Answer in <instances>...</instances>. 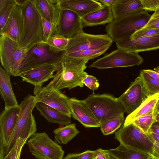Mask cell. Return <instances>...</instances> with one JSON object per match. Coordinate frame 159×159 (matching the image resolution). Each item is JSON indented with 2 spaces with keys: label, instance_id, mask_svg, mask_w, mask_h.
<instances>
[{
  "label": "cell",
  "instance_id": "cell-1",
  "mask_svg": "<svg viewBox=\"0 0 159 159\" xmlns=\"http://www.w3.org/2000/svg\"><path fill=\"white\" fill-rule=\"evenodd\" d=\"M21 10L23 29L20 45L30 49L43 42V32L41 16L35 0H15Z\"/></svg>",
  "mask_w": 159,
  "mask_h": 159
},
{
  "label": "cell",
  "instance_id": "cell-2",
  "mask_svg": "<svg viewBox=\"0 0 159 159\" xmlns=\"http://www.w3.org/2000/svg\"><path fill=\"white\" fill-rule=\"evenodd\" d=\"M89 60L70 57L65 55L59 64L54 78L49 84L58 90L83 87L82 79L88 75L84 70Z\"/></svg>",
  "mask_w": 159,
  "mask_h": 159
},
{
  "label": "cell",
  "instance_id": "cell-3",
  "mask_svg": "<svg viewBox=\"0 0 159 159\" xmlns=\"http://www.w3.org/2000/svg\"><path fill=\"white\" fill-rule=\"evenodd\" d=\"M151 17L144 10L114 20L106 26L107 34L115 43L130 38L136 31L143 27Z\"/></svg>",
  "mask_w": 159,
  "mask_h": 159
},
{
  "label": "cell",
  "instance_id": "cell-4",
  "mask_svg": "<svg viewBox=\"0 0 159 159\" xmlns=\"http://www.w3.org/2000/svg\"><path fill=\"white\" fill-rule=\"evenodd\" d=\"M84 100L99 121L114 119L124 115V108L118 98L108 93L89 95Z\"/></svg>",
  "mask_w": 159,
  "mask_h": 159
},
{
  "label": "cell",
  "instance_id": "cell-5",
  "mask_svg": "<svg viewBox=\"0 0 159 159\" xmlns=\"http://www.w3.org/2000/svg\"><path fill=\"white\" fill-rule=\"evenodd\" d=\"M115 137L127 147L148 154H152L154 141L148 134L132 123L120 128L115 133Z\"/></svg>",
  "mask_w": 159,
  "mask_h": 159
},
{
  "label": "cell",
  "instance_id": "cell-6",
  "mask_svg": "<svg viewBox=\"0 0 159 159\" xmlns=\"http://www.w3.org/2000/svg\"><path fill=\"white\" fill-rule=\"evenodd\" d=\"M66 51L55 52L51 49L45 42L39 43L27 51L17 75L22 72L42 66L58 64L61 61Z\"/></svg>",
  "mask_w": 159,
  "mask_h": 159
},
{
  "label": "cell",
  "instance_id": "cell-7",
  "mask_svg": "<svg viewBox=\"0 0 159 159\" xmlns=\"http://www.w3.org/2000/svg\"><path fill=\"white\" fill-rule=\"evenodd\" d=\"M16 41L4 35L0 37V56L3 68L11 75L16 76L27 51Z\"/></svg>",
  "mask_w": 159,
  "mask_h": 159
},
{
  "label": "cell",
  "instance_id": "cell-8",
  "mask_svg": "<svg viewBox=\"0 0 159 159\" xmlns=\"http://www.w3.org/2000/svg\"><path fill=\"white\" fill-rule=\"evenodd\" d=\"M26 143L36 159H63L64 151L61 146L52 140L45 132L35 133Z\"/></svg>",
  "mask_w": 159,
  "mask_h": 159
},
{
  "label": "cell",
  "instance_id": "cell-9",
  "mask_svg": "<svg viewBox=\"0 0 159 159\" xmlns=\"http://www.w3.org/2000/svg\"><path fill=\"white\" fill-rule=\"evenodd\" d=\"M143 61L138 53L117 48L93 62L89 67L102 69L130 67L139 66Z\"/></svg>",
  "mask_w": 159,
  "mask_h": 159
},
{
  "label": "cell",
  "instance_id": "cell-10",
  "mask_svg": "<svg viewBox=\"0 0 159 159\" xmlns=\"http://www.w3.org/2000/svg\"><path fill=\"white\" fill-rule=\"evenodd\" d=\"M34 94L36 103H44L71 117L69 98L60 90L48 84L46 86L34 89Z\"/></svg>",
  "mask_w": 159,
  "mask_h": 159
},
{
  "label": "cell",
  "instance_id": "cell-11",
  "mask_svg": "<svg viewBox=\"0 0 159 159\" xmlns=\"http://www.w3.org/2000/svg\"><path fill=\"white\" fill-rule=\"evenodd\" d=\"M113 41L107 34H93L84 32L69 39L65 55L78 51L110 46Z\"/></svg>",
  "mask_w": 159,
  "mask_h": 159
},
{
  "label": "cell",
  "instance_id": "cell-12",
  "mask_svg": "<svg viewBox=\"0 0 159 159\" xmlns=\"http://www.w3.org/2000/svg\"><path fill=\"white\" fill-rule=\"evenodd\" d=\"M148 97L141 78L139 76L118 99L125 112L129 115L137 108Z\"/></svg>",
  "mask_w": 159,
  "mask_h": 159
},
{
  "label": "cell",
  "instance_id": "cell-13",
  "mask_svg": "<svg viewBox=\"0 0 159 159\" xmlns=\"http://www.w3.org/2000/svg\"><path fill=\"white\" fill-rule=\"evenodd\" d=\"M83 28L81 18L77 14L69 10L61 9L54 34H57L69 39L84 32Z\"/></svg>",
  "mask_w": 159,
  "mask_h": 159
},
{
  "label": "cell",
  "instance_id": "cell-14",
  "mask_svg": "<svg viewBox=\"0 0 159 159\" xmlns=\"http://www.w3.org/2000/svg\"><path fill=\"white\" fill-rule=\"evenodd\" d=\"M36 103L34 96L28 94L19 104L21 108L20 111L9 140L6 145L4 147V156L9 152L16 142L30 115L32 113Z\"/></svg>",
  "mask_w": 159,
  "mask_h": 159
},
{
  "label": "cell",
  "instance_id": "cell-15",
  "mask_svg": "<svg viewBox=\"0 0 159 159\" xmlns=\"http://www.w3.org/2000/svg\"><path fill=\"white\" fill-rule=\"evenodd\" d=\"M71 116L86 128L99 127L100 123L89 107L84 100L75 98H69Z\"/></svg>",
  "mask_w": 159,
  "mask_h": 159
},
{
  "label": "cell",
  "instance_id": "cell-16",
  "mask_svg": "<svg viewBox=\"0 0 159 159\" xmlns=\"http://www.w3.org/2000/svg\"><path fill=\"white\" fill-rule=\"evenodd\" d=\"M59 63L33 68L19 73L17 76L21 77L23 81L34 85V89L41 87L44 83L53 79L54 73L57 70Z\"/></svg>",
  "mask_w": 159,
  "mask_h": 159
},
{
  "label": "cell",
  "instance_id": "cell-17",
  "mask_svg": "<svg viewBox=\"0 0 159 159\" xmlns=\"http://www.w3.org/2000/svg\"><path fill=\"white\" fill-rule=\"evenodd\" d=\"M117 48L138 53L159 49V34L128 39L116 43Z\"/></svg>",
  "mask_w": 159,
  "mask_h": 159
},
{
  "label": "cell",
  "instance_id": "cell-18",
  "mask_svg": "<svg viewBox=\"0 0 159 159\" xmlns=\"http://www.w3.org/2000/svg\"><path fill=\"white\" fill-rule=\"evenodd\" d=\"M23 24L21 10L17 4L13 9L3 28L0 30V35L9 37L20 45Z\"/></svg>",
  "mask_w": 159,
  "mask_h": 159
},
{
  "label": "cell",
  "instance_id": "cell-19",
  "mask_svg": "<svg viewBox=\"0 0 159 159\" xmlns=\"http://www.w3.org/2000/svg\"><path fill=\"white\" fill-rule=\"evenodd\" d=\"M21 109L19 104L5 108L0 115V141L4 147L7 143Z\"/></svg>",
  "mask_w": 159,
  "mask_h": 159
},
{
  "label": "cell",
  "instance_id": "cell-20",
  "mask_svg": "<svg viewBox=\"0 0 159 159\" xmlns=\"http://www.w3.org/2000/svg\"><path fill=\"white\" fill-rule=\"evenodd\" d=\"M58 3L61 9L72 11L81 18L104 6L94 0H58Z\"/></svg>",
  "mask_w": 159,
  "mask_h": 159
},
{
  "label": "cell",
  "instance_id": "cell-21",
  "mask_svg": "<svg viewBox=\"0 0 159 159\" xmlns=\"http://www.w3.org/2000/svg\"><path fill=\"white\" fill-rule=\"evenodd\" d=\"M37 8L41 16L48 21L54 34L58 24L61 9L58 0H35Z\"/></svg>",
  "mask_w": 159,
  "mask_h": 159
},
{
  "label": "cell",
  "instance_id": "cell-22",
  "mask_svg": "<svg viewBox=\"0 0 159 159\" xmlns=\"http://www.w3.org/2000/svg\"><path fill=\"white\" fill-rule=\"evenodd\" d=\"M114 20L111 8L106 5L81 18L83 28L109 24Z\"/></svg>",
  "mask_w": 159,
  "mask_h": 159
},
{
  "label": "cell",
  "instance_id": "cell-23",
  "mask_svg": "<svg viewBox=\"0 0 159 159\" xmlns=\"http://www.w3.org/2000/svg\"><path fill=\"white\" fill-rule=\"evenodd\" d=\"M10 75L3 68H0V93L5 103V108L18 105L11 87Z\"/></svg>",
  "mask_w": 159,
  "mask_h": 159
},
{
  "label": "cell",
  "instance_id": "cell-24",
  "mask_svg": "<svg viewBox=\"0 0 159 159\" xmlns=\"http://www.w3.org/2000/svg\"><path fill=\"white\" fill-rule=\"evenodd\" d=\"M37 110L49 122L66 125L71 122V117L42 102L36 103Z\"/></svg>",
  "mask_w": 159,
  "mask_h": 159
},
{
  "label": "cell",
  "instance_id": "cell-25",
  "mask_svg": "<svg viewBox=\"0 0 159 159\" xmlns=\"http://www.w3.org/2000/svg\"><path fill=\"white\" fill-rule=\"evenodd\" d=\"M159 99V93L148 97L137 108L127 116L123 124L124 125H128L141 116L153 114Z\"/></svg>",
  "mask_w": 159,
  "mask_h": 159
},
{
  "label": "cell",
  "instance_id": "cell-26",
  "mask_svg": "<svg viewBox=\"0 0 159 159\" xmlns=\"http://www.w3.org/2000/svg\"><path fill=\"white\" fill-rule=\"evenodd\" d=\"M111 9L114 20L143 11L140 0H119Z\"/></svg>",
  "mask_w": 159,
  "mask_h": 159
},
{
  "label": "cell",
  "instance_id": "cell-27",
  "mask_svg": "<svg viewBox=\"0 0 159 159\" xmlns=\"http://www.w3.org/2000/svg\"><path fill=\"white\" fill-rule=\"evenodd\" d=\"M104 150L119 159H152L150 155L128 148L121 143L115 148Z\"/></svg>",
  "mask_w": 159,
  "mask_h": 159
},
{
  "label": "cell",
  "instance_id": "cell-28",
  "mask_svg": "<svg viewBox=\"0 0 159 159\" xmlns=\"http://www.w3.org/2000/svg\"><path fill=\"white\" fill-rule=\"evenodd\" d=\"M55 141L58 144H66L79 133L75 123L70 124L55 129Z\"/></svg>",
  "mask_w": 159,
  "mask_h": 159
},
{
  "label": "cell",
  "instance_id": "cell-29",
  "mask_svg": "<svg viewBox=\"0 0 159 159\" xmlns=\"http://www.w3.org/2000/svg\"><path fill=\"white\" fill-rule=\"evenodd\" d=\"M139 76L143 82L148 97L159 93V81L151 77L144 70H141Z\"/></svg>",
  "mask_w": 159,
  "mask_h": 159
},
{
  "label": "cell",
  "instance_id": "cell-30",
  "mask_svg": "<svg viewBox=\"0 0 159 159\" xmlns=\"http://www.w3.org/2000/svg\"><path fill=\"white\" fill-rule=\"evenodd\" d=\"M36 122L34 116L32 113L17 139L19 145L23 147L26 143L27 139L36 133Z\"/></svg>",
  "mask_w": 159,
  "mask_h": 159
},
{
  "label": "cell",
  "instance_id": "cell-31",
  "mask_svg": "<svg viewBox=\"0 0 159 159\" xmlns=\"http://www.w3.org/2000/svg\"><path fill=\"white\" fill-rule=\"evenodd\" d=\"M124 115L114 119L100 122L101 130L105 135L111 134L118 129L124 122Z\"/></svg>",
  "mask_w": 159,
  "mask_h": 159
},
{
  "label": "cell",
  "instance_id": "cell-32",
  "mask_svg": "<svg viewBox=\"0 0 159 159\" xmlns=\"http://www.w3.org/2000/svg\"><path fill=\"white\" fill-rule=\"evenodd\" d=\"M69 39L57 34L50 37L45 42L51 49L56 52L66 51L69 43Z\"/></svg>",
  "mask_w": 159,
  "mask_h": 159
},
{
  "label": "cell",
  "instance_id": "cell-33",
  "mask_svg": "<svg viewBox=\"0 0 159 159\" xmlns=\"http://www.w3.org/2000/svg\"><path fill=\"white\" fill-rule=\"evenodd\" d=\"M108 46L95 49H89L72 52L67 55L68 57L78 58L91 60L105 53L109 48Z\"/></svg>",
  "mask_w": 159,
  "mask_h": 159
},
{
  "label": "cell",
  "instance_id": "cell-34",
  "mask_svg": "<svg viewBox=\"0 0 159 159\" xmlns=\"http://www.w3.org/2000/svg\"><path fill=\"white\" fill-rule=\"evenodd\" d=\"M16 4L15 0H0V30Z\"/></svg>",
  "mask_w": 159,
  "mask_h": 159
},
{
  "label": "cell",
  "instance_id": "cell-35",
  "mask_svg": "<svg viewBox=\"0 0 159 159\" xmlns=\"http://www.w3.org/2000/svg\"><path fill=\"white\" fill-rule=\"evenodd\" d=\"M154 122L155 116L153 114L141 116L135 120L132 123L145 133L148 134Z\"/></svg>",
  "mask_w": 159,
  "mask_h": 159
},
{
  "label": "cell",
  "instance_id": "cell-36",
  "mask_svg": "<svg viewBox=\"0 0 159 159\" xmlns=\"http://www.w3.org/2000/svg\"><path fill=\"white\" fill-rule=\"evenodd\" d=\"M159 34V28H142L135 32L130 39H133L143 36H150Z\"/></svg>",
  "mask_w": 159,
  "mask_h": 159
},
{
  "label": "cell",
  "instance_id": "cell-37",
  "mask_svg": "<svg viewBox=\"0 0 159 159\" xmlns=\"http://www.w3.org/2000/svg\"><path fill=\"white\" fill-rule=\"evenodd\" d=\"M23 147L19 145L18 140L13 146L9 152L6 156L2 154L0 155V159H17L20 154Z\"/></svg>",
  "mask_w": 159,
  "mask_h": 159
},
{
  "label": "cell",
  "instance_id": "cell-38",
  "mask_svg": "<svg viewBox=\"0 0 159 159\" xmlns=\"http://www.w3.org/2000/svg\"><path fill=\"white\" fill-rule=\"evenodd\" d=\"M82 82L92 90L97 89L99 85V81L95 77L88 74L83 78Z\"/></svg>",
  "mask_w": 159,
  "mask_h": 159
},
{
  "label": "cell",
  "instance_id": "cell-39",
  "mask_svg": "<svg viewBox=\"0 0 159 159\" xmlns=\"http://www.w3.org/2000/svg\"><path fill=\"white\" fill-rule=\"evenodd\" d=\"M143 10L155 11L159 5V0H140Z\"/></svg>",
  "mask_w": 159,
  "mask_h": 159
},
{
  "label": "cell",
  "instance_id": "cell-40",
  "mask_svg": "<svg viewBox=\"0 0 159 159\" xmlns=\"http://www.w3.org/2000/svg\"><path fill=\"white\" fill-rule=\"evenodd\" d=\"M41 17L43 32V42H45L52 34V28L51 23L44 17L42 16Z\"/></svg>",
  "mask_w": 159,
  "mask_h": 159
},
{
  "label": "cell",
  "instance_id": "cell-41",
  "mask_svg": "<svg viewBox=\"0 0 159 159\" xmlns=\"http://www.w3.org/2000/svg\"><path fill=\"white\" fill-rule=\"evenodd\" d=\"M159 28V12H154L151 15L148 22L143 28Z\"/></svg>",
  "mask_w": 159,
  "mask_h": 159
},
{
  "label": "cell",
  "instance_id": "cell-42",
  "mask_svg": "<svg viewBox=\"0 0 159 159\" xmlns=\"http://www.w3.org/2000/svg\"><path fill=\"white\" fill-rule=\"evenodd\" d=\"M98 152V149L94 151L87 150L79 153L78 159H94Z\"/></svg>",
  "mask_w": 159,
  "mask_h": 159
},
{
  "label": "cell",
  "instance_id": "cell-43",
  "mask_svg": "<svg viewBox=\"0 0 159 159\" xmlns=\"http://www.w3.org/2000/svg\"><path fill=\"white\" fill-rule=\"evenodd\" d=\"M151 156L152 159L159 158V143L157 141L154 143L153 151Z\"/></svg>",
  "mask_w": 159,
  "mask_h": 159
},
{
  "label": "cell",
  "instance_id": "cell-44",
  "mask_svg": "<svg viewBox=\"0 0 159 159\" xmlns=\"http://www.w3.org/2000/svg\"><path fill=\"white\" fill-rule=\"evenodd\" d=\"M98 152L94 159H108L107 154L102 148L98 149Z\"/></svg>",
  "mask_w": 159,
  "mask_h": 159
},
{
  "label": "cell",
  "instance_id": "cell-45",
  "mask_svg": "<svg viewBox=\"0 0 159 159\" xmlns=\"http://www.w3.org/2000/svg\"><path fill=\"white\" fill-rule=\"evenodd\" d=\"M98 1L100 2L103 5H106L110 7L111 8L116 4L119 0H99Z\"/></svg>",
  "mask_w": 159,
  "mask_h": 159
},
{
  "label": "cell",
  "instance_id": "cell-46",
  "mask_svg": "<svg viewBox=\"0 0 159 159\" xmlns=\"http://www.w3.org/2000/svg\"><path fill=\"white\" fill-rule=\"evenodd\" d=\"M152 78L159 81V73L152 70H144Z\"/></svg>",
  "mask_w": 159,
  "mask_h": 159
},
{
  "label": "cell",
  "instance_id": "cell-47",
  "mask_svg": "<svg viewBox=\"0 0 159 159\" xmlns=\"http://www.w3.org/2000/svg\"><path fill=\"white\" fill-rule=\"evenodd\" d=\"M153 132L159 134V122H156L152 125L149 132Z\"/></svg>",
  "mask_w": 159,
  "mask_h": 159
},
{
  "label": "cell",
  "instance_id": "cell-48",
  "mask_svg": "<svg viewBox=\"0 0 159 159\" xmlns=\"http://www.w3.org/2000/svg\"><path fill=\"white\" fill-rule=\"evenodd\" d=\"M148 134L154 142L156 141L159 143V134L153 132H150Z\"/></svg>",
  "mask_w": 159,
  "mask_h": 159
},
{
  "label": "cell",
  "instance_id": "cell-49",
  "mask_svg": "<svg viewBox=\"0 0 159 159\" xmlns=\"http://www.w3.org/2000/svg\"><path fill=\"white\" fill-rule=\"evenodd\" d=\"M79 153H69L63 159H78Z\"/></svg>",
  "mask_w": 159,
  "mask_h": 159
},
{
  "label": "cell",
  "instance_id": "cell-50",
  "mask_svg": "<svg viewBox=\"0 0 159 159\" xmlns=\"http://www.w3.org/2000/svg\"><path fill=\"white\" fill-rule=\"evenodd\" d=\"M157 114H159V99L156 104L153 112L154 116Z\"/></svg>",
  "mask_w": 159,
  "mask_h": 159
},
{
  "label": "cell",
  "instance_id": "cell-51",
  "mask_svg": "<svg viewBox=\"0 0 159 159\" xmlns=\"http://www.w3.org/2000/svg\"><path fill=\"white\" fill-rule=\"evenodd\" d=\"M107 154L108 159H119L111 154L108 153H107Z\"/></svg>",
  "mask_w": 159,
  "mask_h": 159
},
{
  "label": "cell",
  "instance_id": "cell-52",
  "mask_svg": "<svg viewBox=\"0 0 159 159\" xmlns=\"http://www.w3.org/2000/svg\"><path fill=\"white\" fill-rule=\"evenodd\" d=\"M155 116V122H159V114H157ZM154 122V123H155Z\"/></svg>",
  "mask_w": 159,
  "mask_h": 159
},
{
  "label": "cell",
  "instance_id": "cell-53",
  "mask_svg": "<svg viewBox=\"0 0 159 159\" xmlns=\"http://www.w3.org/2000/svg\"><path fill=\"white\" fill-rule=\"evenodd\" d=\"M154 70L157 72L159 73V66L154 68Z\"/></svg>",
  "mask_w": 159,
  "mask_h": 159
},
{
  "label": "cell",
  "instance_id": "cell-54",
  "mask_svg": "<svg viewBox=\"0 0 159 159\" xmlns=\"http://www.w3.org/2000/svg\"><path fill=\"white\" fill-rule=\"evenodd\" d=\"M155 12H159V5L156 11Z\"/></svg>",
  "mask_w": 159,
  "mask_h": 159
},
{
  "label": "cell",
  "instance_id": "cell-55",
  "mask_svg": "<svg viewBox=\"0 0 159 159\" xmlns=\"http://www.w3.org/2000/svg\"><path fill=\"white\" fill-rule=\"evenodd\" d=\"M20 154L18 156V157H17V159H20Z\"/></svg>",
  "mask_w": 159,
  "mask_h": 159
},
{
  "label": "cell",
  "instance_id": "cell-56",
  "mask_svg": "<svg viewBox=\"0 0 159 159\" xmlns=\"http://www.w3.org/2000/svg\"><path fill=\"white\" fill-rule=\"evenodd\" d=\"M154 159H159V158Z\"/></svg>",
  "mask_w": 159,
  "mask_h": 159
}]
</instances>
